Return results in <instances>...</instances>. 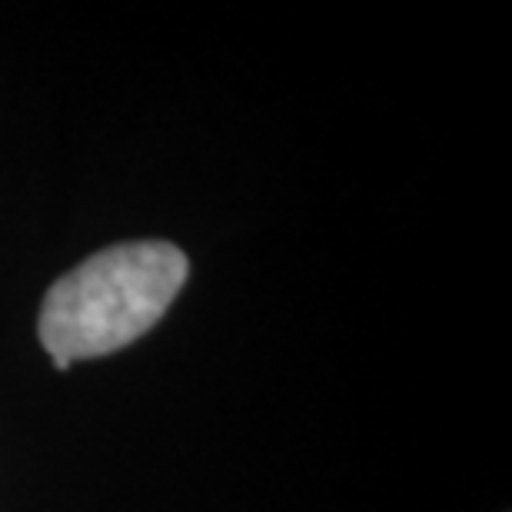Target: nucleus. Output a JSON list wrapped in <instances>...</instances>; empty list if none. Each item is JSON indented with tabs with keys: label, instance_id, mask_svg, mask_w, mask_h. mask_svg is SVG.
Returning <instances> with one entry per match:
<instances>
[{
	"label": "nucleus",
	"instance_id": "obj_1",
	"mask_svg": "<svg viewBox=\"0 0 512 512\" xmlns=\"http://www.w3.org/2000/svg\"><path fill=\"white\" fill-rule=\"evenodd\" d=\"M187 273V253L167 240L117 243L87 256L47 290L40 343L57 370L124 350L163 320Z\"/></svg>",
	"mask_w": 512,
	"mask_h": 512
}]
</instances>
